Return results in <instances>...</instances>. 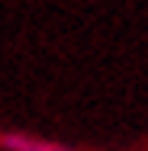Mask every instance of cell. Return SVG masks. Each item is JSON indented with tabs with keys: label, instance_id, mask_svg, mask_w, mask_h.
Instances as JSON below:
<instances>
[{
	"label": "cell",
	"instance_id": "obj_1",
	"mask_svg": "<svg viewBox=\"0 0 148 151\" xmlns=\"http://www.w3.org/2000/svg\"><path fill=\"white\" fill-rule=\"evenodd\" d=\"M0 145L6 151H71V148H64V145H58V142L35 138V135H19V132L0 135Z\"/></svg>",
	"mask_w": 148,
	"mask_h": 151
}]
</instances>
